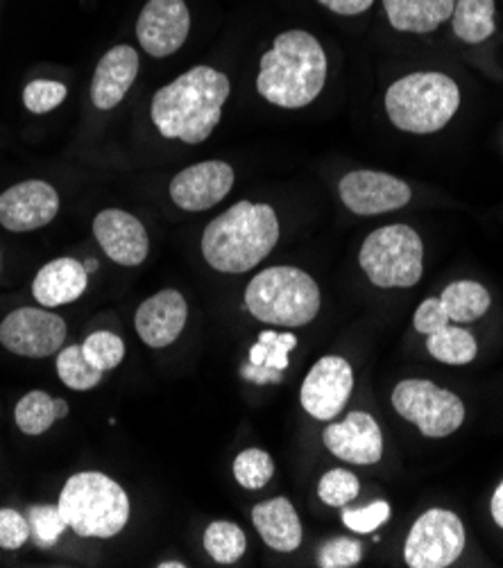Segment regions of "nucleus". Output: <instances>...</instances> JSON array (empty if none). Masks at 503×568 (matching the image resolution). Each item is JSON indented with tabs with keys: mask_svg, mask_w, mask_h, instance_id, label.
<instances>
[{
	"mask_svg": "<svg viewBox=\"0 0 503 568\" xmlns=\"http://www.w3.org/2000/svg\"><path fill=\"white\" fill-rule=\"evenodd\" d=\"M230 93L232 84L225 73L193 67L154 93L150 119L163 139L198 145L218 128Z\"/></svg>",
	"mask_w": 503,
	"mask_h": 568,
	"instance_id": "nucleus-1",
	"label": "nucleus"
},
{
	"mask_svg": "<svg viewBox=\"0 0 503 568\" xmlns=\"http://www.w3.org/2000/svg\"><path fill=\"white\" fill-rule=\"evenodd\" d=\"M326 54L306 30L276 34L272 48L261 57L256 78L259 95L282 109L309 106L326 84Z\"/></svg>",
	"mask_w": 503,
	"mask_h": 568,
	"instance_id": "nucleus-2",
	"label": "nucleus"
},
{
	"mask_svg": "<svg viewBox=\"0 0 503 568\" xmlns=\"http://www.w3.org/2000/svg\"><path fill=\"white\" fill-rule=\"evenodd\" d=\"M279 241V217L270 204L237 202L207 224L202 234L204 261L222 274H243L256 267Z\"/></svg>",
	"mask_w": 503,
	"mask_h": 568,
	"instance_id": "nucleus-3",
	"label": "nucleus"
},
{
	"mask_svg": "<svg viewBox=\"0 0 503 568\" xmlns=\"http://www.w3.org/2000/svg\"><path fill=\"white\" fill-rule=\"evenodd\" d=\"M461 106L459 84L444 73L420 71L404 75L385 91L390 123L406 134H435Z\"/></svg>",
	"mask_w": 503,
	"mask_h": 568,
	"instance_id": "nucleus-4",
	"label": "nucleus"
},
{
	"mask_svg": "<svg viewBox=\"0 0 503 568\" xmlns=\"http://www.w3.org/2000/svg\"><path fill=\"white\" fill-rule=\"evenodd\" d=\"M58 507L69 528L84 539H111L130 521V496L107 474L80 471L60 494Z\"/></svg>",
	"mask_w": 503,
	"mask_h": 568,
	"instance_id": "nucleus-5",
	"label": "nucleus"
},
{
	"mask_svg": "<svg viewBox=\"0 0 503 568\" xmlns=\"http://www.w3.org/2000/svg\"><path fill=\"white\" fill-rule=\"evenodd\" d=\"M320 288L311 274L291 265L259 272L245 288V306L263 324L306 326L320 313Z\"/></svg>",
	"mask_w": 503,
	"mask_h": 568,
	"instance_id": "nucleus-6",
	"label": "nucleus"
},
{
	"mask_svg": "<svg viewBox=\"0 0 503 568\" xmlns=\"http://www.w3.org/2000/svg\"><path fill=\"white\" fill-rule=\"evenodd\" d=\"M359 263L376 288H413L424 272V245L409 224H385L365 239Z\"/></svg>",
	"mask_w": 503,
	"mask_h": 568,
	"instance_id": "nucleus-7",
	"label": "nucleus"
},
{
	"mask_svg": "<svg viewBox=\"0 0 503 568\" xmlns=\"http://www.w3.org/2000/svg\"><path fill=\"white\" fill-rule=\"evenodd\" d=\"M393 408L431 439L450 437L465 422V404L461 396L422 378L398 383L393 389Z\"/></svg>",
	"mask_w": 503,
	"mask_h": 568,
	"instance_id": "nucleus-8",
	"label": "nucleus"
},
{
	"mask_svg": "<svg viewBox=\"0 0 503 568\" xmlns=\"http://www.w3.org/2000/svg\"><path fill=\"white\" fill-rule=\"evenodd\" d=\"M465 550V526L452 509L433 507L413 524L404 559L411 568H444L452 566Z\"/></svg>",
	"mask_w": 503,
	"mask_h": 568,
	"instance_id": "nucleus-9",
	"label": "nucleus"
},
{
	"mask_svg": "<svg viewBox=\"0 0 503 568\" xmlns=\"http://www.w3.org/2000/svg\"><path fill=\"white\" fill-rule=\"evenodd\" d=\"M67 343V322L52 311L19 308L0 322V345L23 358H48Z\"/></svg>",
	"mask_w": 503,
	"mask_h": 568,
	"instance_id": "nucleus-10",
	"label": "nucleus"
},
{
	"mask_svg": "<svg viewBox=\"0 0 503 568\" xmlns=\"http://www.w3.org/2000/svg\"><path fill=\"white\" fill-rule=\"evenodd\" d=\"M354 389V372L352 365L341 356L320 358L311 372L306 374L300 402L302 408L318 422H329L341 415L348 406Z\"/></svg>",
	"mask_w": 503,
	"mask_h": 568,
	"instance_id": "nucleus-11",
	"label": "nucleus"
},
{
	"mask_svg": "<svg viewBox=\"0 0 503 568\" xmlns=\"http://www.w3.org/2000/svg\"><path fill=\"white\" fill-rule=\"evenodd\" d=\"M191 12L187 0H148L139 12L137 39L154 60L175 54L189 39Z\"/></svg>",
	"mask_w": 503,
	"mask_h": 568,
	"instance_id": "nucleus-12",
	"label": "nucleus"
},
{
	"mask_svg": "<svg viewBox=\"0 0 503 568\" xmlns=\"http://www.w3.org/2000/svg\"><path fill=\"white\" fill-rule=\"evenodd\" d=\"M339 195L356 215H381L404 209L413 191L395 175L379 173V170H352L341 180Z\"/></svg>",
	"mask_w": 503,
	"mask_h": 568,
	"instance_id": "nucleus-13",
	"label": "nucleus"
},
{
	"mask_svg": "<svg viewBox=\"0 0 503 568\" xmlns=\"http://www.w3.org/2000/svg\"><path fill=\"white\" fill-rule=\"evenodd\" d=\"M60 213V193L43 180H28L0 195V226L12 234L37 232Z\"/></svg>",
	"mask_w": 503,
	"mask_h": 568,
	"instance_id": "nucleus-14",
	"label": "nucleus"
},
{
	"mask_svg": "<svg viewBox=\"0 0 503 568\" xmlns=\"http://www.w3.org/2000/svg\"><path fill=\"white\" fill-rule=\"evenodd\" d=\"M237 173L228 161H200L189 165L173 178L171 200L189 213H202L225 200L234 189Z\"/></svg>",
	"mask_w": 503,
	"mask_h": 568,
	"instance_id": "nucleus-15",
	"label": "nucleus"
},
{
	"mask_svg": "<svg viewBox=\"0 0 503 568\" xmlns=\"http://www.w3.org/2000/svg\"><path fill=\"white\" fill-rule=\"evenodd\" d=\"M93 236L109 261L123 267H137L148 258L150 239L143 222L123 211L104 209L93 217Z\"/></svg>",
	"mask_w": 503,
	"mask_h": 568,
	"instance_id": "nucleus-16",
	"label": "nucleus"
},
{
	"mask_svg": "<svg viewBox=\"0 0 503 568\" xmlns=\"http://www.w3.org/2000/svg\"><path fill=\"white\" fill-rule=\"evenodd\" d=\"M324 446L335 458L350 465H376L383 456V435L376 419L368 413H350L343 422L329 424L322 433Z\"/></svg>",
	"mask_w": 503,
	"mask_h": 568,
	"instance_id": "nucleus-17",
	"label": "nucleus"
},
{
	"mask_svg": "<svg viewBox=\"0 0 503 568\" xmlns=\"http://www.w3.org/2000/svg\"><path fill=\"white\" fill-rule=\"evenodd\" d=\"M189 320L187 300L178 291H159L157 295L148 297L137 315L134 328L137 335L143 339V345L150 349L171 347L175 339L182 335Z\"/></svg>",
	"mask_w": 503,
	"mask_h": 568,
	"instance_id": "nucleus-18",
	"label": "nucleus"
},
{
	"mask_svg": "<svg viewBox=\"0 0 503 568\" xmlns=\"http://www.w3.org/2000/svg\"><path fill=\"white\" fill-rule=\"evenodd\" d=\"M141 69L139 52L128 45H114L107 50L95 67L93 80H91V102L98 111H111L119 106L125 95L130 93L132 84L137 82Z\"/></svg>",
	"mask_w": 503,
	"mask_h": 568,
	"instance_id": "nucleus-19",
	"label": "nucleus"
},
{
	"mask_svg": "<svg viewBox=\"0 0 503 568\" xmlns=\"http://www.w3.org/2000/svg\"><path fill=\"white\" fill-rule=\"evenodd\" d=\"M89 288V272L84 263L71 256L46 263L32 281V295L43 308H60L78 302Z\"/></svg>",
	"mask_w": 503,
	"mask_h": 568,
	"instance_id": "nucleus-20",
	"label": "nucleus"
},
{
	"mask_svg": "<svg viewBox=\"0 0 503 568\" xmlns=\"http://www.w3.org/2000/svg\"><path fill=\"white\" fill-rule=\"evenodd\" d=\"M252 524L263 544L276 552H293L302 544V524L298 509L286 496H276L254 505Z\"/></svg>",
	"mask_w": 503,
	"mask_h": 568,
	"instance_id": "nucleus-21",
	"label": "nucleus"
},
{
	"mask_svg": "<svg viewBox=\"0 0 503 568\" xmlns=\"http://www.w3.org/2000/svg\"><path fill=\"white\" fill-rule=\"evenodd\" d=\"M298 347V337L293 333L263 331L250 349L248 365H243L241 376L256 385L279 383L284 369L291 365L289 356Z\"/></svg>",
	"mask_w": 503,
	"mask_h": 568,
	"instance_id": "nucleus-22",
	"label": "nucleus"
},
{
	"mask_svg": "<svg viewBox=\"0 0 503 568\" xmlns=\"http://www.w3.org/2000/svg\"><path fill=\"white\" fill-rule=\"evenodd\" d=\"M456 0H383L388 23L398 32L429 34L454 14Z\"/></svg>",
	"mask_w": 503,
	"mask_h": 568,
	"instance_id": "nucleus-23",
	"label": "nucleus"
},
{
	"mask_svg": "<svg viewBox=\"0 0 503 568\" xmlns=\"http://www.w3.org/2000/svg\"><path fill=\"white\" fill-rule=\"evenodd\" d=\"M71 413L67 399H60V396H50L48 392L32 389L26 396H21V402L14 408V422L17 428L23 435L37 437L50 430L60 419H64Z\"/></svg>",
	"mask_w": 503,
	"mask_h": 568,
	"instance_id": "nucleus-24",
	"label": "nucleus"
},
{
	"mask_svg": "<svg viewBox=\"0 0 503 568\" xmlns=\"http://www.w3.org/2000/svg\"><path fill=\"white\" fill-rule=\"evenodd\" d=\"M437 300H440L446 317H450V322H456V324H467V322L481 320L490 311V304H492L487 288L470 278L450 283V286L444 288V293Z\"/></svg>",
	"mask_w": 503,
	"mask_h": 568,
	"instance_id": "nucleus-25",
	"label": "nucleus"
},
{
	"mask_svg": "<svg viewBox=\"0 0 503 568\" xmlns=\"http://www.w3.org/2000/svg\"><path fill=\"white\" fill-rule=\"evenodd\" d=\"M494 10V0H456L450 19L454 34L470 45L487 41L496 30Z\"/></svg>",
	"mask_w": 503,
	"mask_h": 568,
	"instance_id": "nucleus-26",
	"label": "nucleus"
},
{
	"mask_svg": "<svg viewBox=\"0 0 503 568\" xmlns=\"http://www.w3.org/2000/svg\"><path fill=\"white\" fill-rule=\"evenodd\" d=\"M426 349L444 365H470L479 354L476 337L467 328L452 324L426 335Z\"/></svg>",
	"mask_w": 503,
	"mask_h": 568,
	"instance_id": "nucleus-27",
	"label": "nucleus"
},
{
	"mask_svg": "<svg viewBox=\"0 0 503 568\" xmlns=\"http://www.w3.org/2000/svg\"><path fill=\"white\" fill-rule=\"evenodd\" d=\"M204 550L218 564H234L248 550L245 532L232 521H215L204 530Z\"/></svg>",
	"mask_w": 503,
	"mask_h": 568,
	"instance_id": "nucleus-28",
	"label": "nucleus"
},
{
	"mask_svg": "<svg viewBox=\"0 0 503 568\" xmlns=\"http://www.w3.org/2000/svg\"><path fill=\"white\" fill-rule=\"evenodd\" d=\"M102 374L98 367H93L84 352H82V345H71V347H64L60 354H58V376L60 381L76 389V392H89L93 387H98V383L102 381Z\"/></svg>",
	"mask_w": 503,
	"mask_h": 568,
	"instance_id": "nucleus-29",
	"label": "nucleus"
},
{
	"mask_svg": "<svg viewBox=\"0 0 503 568\" xmlns=\"http://www.w3.org/2000/svg\"><path fill=\"white\" fill-rule=\"evenodd\" d=\"M82 352L93 367H98L100 372H109L123 363L125 343L117 333L95 331L82 343Z\"/></svg>",
	"mask_w": 503,
	"mask_h": 568,
	"instance_id": "nucleus-30",
	"label": "nucleus"
},
{
	"mask_svg": "<svg viewBox=\"0 0 503 568\" xmlns=\"http://www.w3.org/2000/svg\"><path fill=\"white\" fill-rule=\"evenodd\" d=\"M274 476V463L270 453L261 448H245L234 460V478L245 489H261Z\"/></svg>",
	"mask_w": 503,
	"mask_h": 568,
	"instance_id": "nucleus-31",
	"label": "nucleus"
},
{
	"mask_svg": "<svg viewBox=\"0 0 503 568\" xmlns=\"http://www.w3.org/2000/svg\"><path fill=\"white\" fill-rule=\"evenodd\" d=\"M30 521V530L34 541L41 548L54 546L60 541V537L64 535V530H69V524L62 515V509L58 505H37L30 509L28 515Z\"/></svg>",
	"mask_w": 503,
	"mask_h": 568,
	"instance_id": "nucleus-32",
	"label": "nucleus"
},
{
	"mask_svg": "<svg viewBox=\"0 0 503 568\" xmlns=\"http://www.w3.org/2000/svg\"><path fill=\"white\" fill-rule=\"evenodd\" d=\"M361 491L359 478L348 469H331L318 483V496L329 507H345Z\"/></svg>",
	"mask_w": 503,
	"mask_h": 568,
	"instance_id": "nucleus-33",
	"label": "nucleus"
},
{
	"mask_svg": "<svg viewBox=\"0 0 503 568\" xmlns=\"http://www.w3.org/2000/svg\"><path fill=\"white\" fill-rule=\"evenodd\" d=\"M69 95L67 84L58 80H32L23 89V104L30 113L43 116V113L58 109Z\"/></svg>",
	"mask_w": 503,
	"mask_h": 568,
	"instance_id": "nucleus-34",
	"label": "nucleus"
},
{
	"mask_svg": "<svg viewBox=\"0 0 503 568\" xmlns=\"http://www.w3.org/2000/svg\"><path fill=\"white\" fill-rule=\"evenodd\" d=\"M361 559H363L361 544L354 539H348V537L329 539L318 552V564L322 568H352Z\"/></svg>",
	"mask_w": 503,
	"mask_h": 568,
	"instance_id": "nucleus-35",
	"label": "nucleus"
},
{
	"mask_svg": "<svg viewBox=\"0 0 503 568\" xmlns=\"http://www.w3.org/2000/svg\"><path fill=\"white\" fill-rule=\"evenodd\" d=\"M390 505L385 500H374L361 509H345L343 524L361 535H372L376 528H381L390 519Z\"/></svg>",
	"mask_w": 503,
	"mask_h": 568,
	"instance_id": "nucleus-36",
	"label": "nucleus"
},
{
	"mask_svg": "<svg viewBox=\"0 0 503 568\" xmlns=\"http://www.w3.org/2000/svg\"><path fill=\"white\" fill-rule=\"evenodd\" d=\"M32 537L30 521L19 515L17 509L3 507L0 509V548L3 550H19Z\"/></svg>",
	"mask_w": 503,
	"mask_h": 568,
	"instance_id": "nucleus-37",
	"label": "nucleus"
},
{
	"mask_svg": "<svg viewBox=\"0 0 503 568\" xmlns=\"http://www.w3.org/2000/svg\"><path fill=\"white\" fill-rule=\"evenodd\" d=\"M446 324H452V322H450V317H446V313H444L440 300H435V297L424 300V302L418 306L415 315H413V326H415V331H420L422 335H431V333L440 331V328L446 326Z\"/></svg>",
	"mask_w": 503,
	"mask_h": 568,
	"instance_id": "nucleus-38",
	"label": "nucleus"
},
{
	"mask_svg": "<svg viewBox=\"0 0 503 568\" xmlns=\"http://www.w3.org/2000/svg\"><path fill=\"white\" fill-rule=\"evenodd\" d=\"M318 3L339 17H359L374 6V0H318Z\"/></svg>",
	"mask_w": 503,
	"mask_h": 568,
	"instance_id": "nucleus-39",
	"label": "nucleus"
},
{
	"mask_svg": "<svg viewBox=\"0 0 503 568\" xmlns=\"http://www.w3.org/2000/svg\"><path fill=\"white\" fill-rule=\"evenodd\" d=\"M490 513H492L494 524L503 530V480L494 489V496H492V503H490Z\"/></svg>",
	"mask_w": 503,
	"mask_h": 568,
	"instance_id": "nucleus-40",
	"label": "nucleus"
},
{
	"mask_svg": "<svg viewBox=\"0 0 503 568\" xmlns=\"http://www.w3.org/2000/svg\"><path fill=\"white\" fill-rule=\"evenodd\" d=\"M159 568H184L187 564H182V561H161V564H157Z\"/></svg>",
	"mask_w": 503,
	"mask_h": 568,
	"instance_id": "nucleus-41",
	"label": "nucleus"
},
{
	"mask_svg": "<svg viewBox=\"0 0 503 568\" xmlns=\"http://www.w3.org/2000/svg\"><path fill=\"white\" fill-rule=\"evenodd\" d=\"M0 270H3V258H0Z\"/></svg>",
	"mask_w": 503,
	"mask_h": 568,
	"instance_id": "nucleus-42",
	"label": "nucleus"
}]
</instances>
